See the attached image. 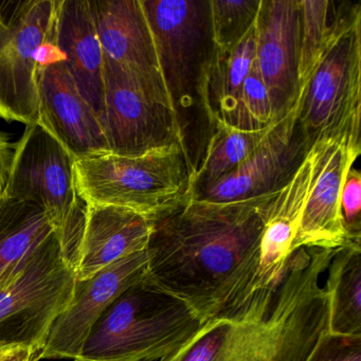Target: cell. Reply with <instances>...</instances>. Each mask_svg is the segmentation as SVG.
<instances>
[{
	"instance_id": "6da1fadb",
	"label": "cell",
	"mask_w": 361,
	"mask_h": 361,
	"mask_svg": "<svg viewBox=\"0 0 361 361\" xmlns=\"http://www.w3.org/2000/svg\"><path fill=\"white\" fill-rule=\"evenodd\" d=\"M279 191L229 202L189 194L153 219L143 280L187 303L204 323L238 310L253 295L266 215Z\"/></svg>"
},
{
	"instance_id": "7a4b0ae2",
	"label": "cell",
	"mask_w": 361,
	"mask_h": 361,
	"mask_svg": "<svg viewBox=\"0 0 361 361\" xmlns=\"http://www.w3.org/2000/svg\"><path fill=\"white\" fill-rule=\"evenodd\" d=\"M337 250L298 249L278 284L204 323L162 361H306L329 329V298L320 282Z\"/></svg>"
},
{
	"instance_id": "3957f363",
	"label": "cell",
	"mask_w": 361,
	"mask_h": 361,
	"mask_svg": "<svg viewBox=\"0 0 361 361\" xmlns=\"http://www.w3.org/2000/svg\"><path fill=\"white\" fill-rule=\"evenodd\" d=\"M204 324L187 303L142 280L103 312L73 361H162Z\"/></svg>"
},
{
	"instance_id": "277c9868",
	"label": "cell",
	"mask_w": 361,
	"mask_h": 361,
	"mask_svg": "<svg viewBox=\"0 0 361 361\" xmlns=\"http://www.w3.org/2000/svg\"><path fill=\"white\" fill-rule=\"evenodd\" d=\"M310 147L331 140L361 147V6L337 3L326 47L297 102Z\"/></svg>"
},
{
	"instance_id": "5b68a950",
	"label": "cell",
	"mask_w": 361,
	"mask_h": 361,
	"mask_svg": "<svg viewBox=\"0 0 361 361\" xmlns=\"http://www.w3.org/2000/svg\"><path fill=\"white\" fill-rule=\"evenodd\" d=\"M73 171L78 195L86 204L119 207L151 219L180 204L191 185V162L179 143L138 156L77 158Z\"/></svg>"
},
{
	"instance_id": "8992f818",
	"label": "cell",
	"mask_w": 361,
	"mask_h": 361,
	"mask_svg": "<svg viewBox=\"0 0 361 361\" xmlns=\"http://www.w3.org/2000/svg\"><path fill=\"white\" fill-rule=\"evenodd\" d=\"M141 3L187 152L188 133L196 122V116L209 128L202 106V87L213 48L210 0Z\"/></svg>"
},
{
	"instance_id": "52a82bcc",
	"label": "cell",
	"mask_w": 361,
	"mask_h": 361,
	"mask_svg": "<svg viewBox=\"0 0 361 361\" xmlns=\"http://www.w3.org/2000/svg\"><path fill=\"white\" fill-rule=\"evenodd\" d=\"M75 159L37 122L27 126L14 147L5 195L35 202L46 211L73 269L85 217V202L79 197L75 188Z\"/></svg>"
},
{
	"instance_id": "ba28073f",
	"label": "cell",
	"mask_w": 361,
	"mask_h": 361,
	"mask_svg": "<svg viewBox=\"0 0 361 361\" xmlns=\"http://www.w3.org/2000/svg\"><path fill=\"white\" fill-rule=\"evenodd\" d=\"M75 274L52 232L0 285V345L43 348L56 317L68 306Z\"/></svg>"
},
{
	"instance_id": "9c48e42d",
	"label": "cell",
	"mask_w": 361,
	"mask_h": 361,
	"mask_svg": "<svg viewBox=\"0 0 361 361\" xmlns=\"http://www.w3.org/2000/svg\"><path fill=\"white\" fill-rule=\"evenodd\" d=\"M103 83L100 121L111 153L138 156L173 143L185 149L164 77L121 66L104 56Z\"/></svg>"
},
{
	"instance_id": "30bf717a",
	"label": "cell",
	"mask_w": 361,
	"mask_h": 361,
	"mask_svg": "<svg viewBox=\"0 0 361 361\" xmlns=\"http://www.w3.org/2000/svg\"><path fill=\"white\" fill-rule=\"evenodd\" d=\"M58 0L0 3V118L32 126L39 120L37 73L54 35Z\"/></svg>"
},
{
	"instance_id": "8fae6325",
	"label": "cell",
	"mask_w": 361,
	"mask_h": 361,
	"mask_svg": "<svg viewBox=\"0 0 361 361\" xmlns=\"http://www.w3.org/2000/svg\"><path fill=\"white\" fill-rule=\"evenodd\" d=\"M39 120L73 157L111 153L100 119L78 90L54 35L37 73Z\"/></svg>"
},
{
	"instance_id": "7c38bea8",
	"label": "cell",
	"mask_w": 361,
	"mask_h": 361,
	"mask_svg": "<svg viewBox=\"0 0 361 361\" xmlns=\"http://www.w3.org/2000/svg\"><path fill=\"white\" fill-rule=\"evenodd\" d=\"M147 251L111 264L87 280L75 281L68 306L56 317L37 358L75 360L103 312L126 289L145 279Z\"/></svg>"
},
{
	"instance_id": "4fadbf2b",
	"label": "cell",
	"mask_w": 361,
	"mask_h": 361,
	"mask_svg": "<svg viewBox=\"0 0 361 361\" xmlns=\"http://www.w3.org/2000/svg\"><path fill=\"white\" fill-rule=\"evenodd\" d=\"M297 119V103L274 122L261 145L231 174L191 195L213 202H238L282 189L310 152Z\"/></svg>"
},
{
	"instance_id": "5bb4252c",
	"label": "cell",
	"mask_w": 361,
	"mask_h": 361,
	"mask_svg": "<svg viewBox=\"0 0 361 361\" xmlns=\"http://www.w3.org/2000/svg\"><path fill=\"white\" fill-rule=\"evenodd\" d=\"M300 0H262L255 22V61L278 121L300 96Z\"/></svg>"
},
{
	"instance_id": "9a60e30c",
	"label": "cell",
	"mask_w": 361,
	"mask_h": 361,
	"mask_svg": "<svg viewBox=\"0 0 361 361\" xmlns=\"http://www.w3.org/2000/svg\"><path fill=\"white\" fill-rule=\"evenodd\" d=\"M318 147L316 172L302 213L293 251L299 248L337 249L353 242L341 215V191L361 147L324 140Z\"/></svg>"
},
{
	"instance_id": "2e32d148",
	"label": "cell",
	"mask_w": 361,
	"mask_h": 361,
	"mask_svg": "<svg viewBox=\"0 0 361 361\" xmlns=\"http://www.w3.org/2000/svg\"><path fill=\"white\" fill-rule=\"evenodd\" d=\"M153 219L128 209L85 204L75 257L77 280H87L119 259L147 250Z\"/></svg>"
},
{
	"instance_id": "e0dca14e",
	"label": "cell",
	"mask_w": 361,
	"mask_h": 361,
	"mask_svg": "<svg viewBox=\"0 0 361 361\" xmlns=\"http://www.w3.org/2000/svg\"><path fill=\"white\" fill-rule=\"evenodd\" d=\"M317 157L318 147L314 143L290 180L276 193L270 204L262 236L261 263L253 293L278 284L295 252L293 240L314 180Z\"/></svg>"
},
{
	"instance_id": "ac0fdd59",
	"label": "cell",
	"mask_w": 361,
	"mask_h": 361,
	"mask_svg": "<svg viewBox=\"0 0 361 361\" xmlns=\"http://www.w3.org/2000/svg\"><path fill=\"white\" fill-rule=\"evenodd\" d=\"M54 44L62 54L78 90L101 119L104 54L88 0H58Z\"/></svg>"
},
{
	"instance_id": "d6986e66",
	"label": "cell",
	"mask_w": 361,
	"mask_h": 361,
	"mask_svg": "<svg viewBox=\"0 0 361 361\" xmlns=\"http://www.w3.org/2000/svg\"><path fill=\"white\" fill-rule=\"evenodd\" d=\"M88 4L106 58L121 66L164 77L141 0H88Z\"/></svg>"
},
{
	"instance_id": "ffe728a7",
	"label": "cell",
	"mask_w": 361,
	"mask_h": 361,
	"mask_svg": "<svg viewBox=\"0 0 361 361\" xmlns=\"http://www.w3.org/2000/svg\"><path fill=\"white\" fill-rule=\"evenodd\" d=\"M257 54L255 24L236 45H213L202 87V106L212 132L216 124L238 128L240 96Z\"/></svg>"
},
{
	"instance_id": "44dd1931",
	"label": "cell",
	"mask_w": 361,
	"mask_h": 361,
	"mask_svg": "<svg viewBox=\"0 0 361 361\" xmlns=\"http://www.w3.org/2000/svg\"><path fill=\"white\" fill-rule=\"evenodd\" d=\"M54 231L49 216L39 204L6 196L0 200V285L13 276Z\"/></svg>"
},
{
	"instance_id": "7402d4cb",
	"label": "cell",
	"mask_w": 361,
	"mask_h": 361,
	"mask_svg": "<svg viewBox=\"0 0 361 361\" xmlns=\"http://www.w3.org/2000/svg\"><path fill=\"white\" fill-rule=\"evenodd\" d=\"M324 288L329 298V331L361 336V243L338 248L327 268Z\"/></svg>"
},
{
	"instance_id": "603a6c76",
	"label": "cell",
	"mask_w": 361,
	"mask_h": 361,
	"mask_svg": "<svg viewBox=\"0 0 361 361\" xmlns=\"http://www.w3.org/2000/svg\"><path fill=\"white\" fill-rule=\"evenodd\" d=\"M272 126L264 130H244L216 124L192 174L190 194L200 193L234 172L261 145Z\"/></svg>"
},
{
	"instance_id": "cb8c5ba5",
	"label": "cell",
	"mask_w": 361,
	"mask_h": 361,
	"mask_svg": "<svg viewBox=\"0 0 361 361\" xmlns=\"http://www.w3.org/2000/svg\"><path fill=\"white\" fill-rule=\"evenodd\" d=\"M300 94L316 68L335 20L337 4L331 0H300Z\"/></svg>"
},
{
	"instance_id": "d4e9b609",
	"label": "cell",
	"mask_w": 361,
	"mask_h": 361,
	"mask_svg": "<svg viewBox=\"0 0 361 361\" xmlns=\"http://www.w3.org/2000/svg\"><path fill=\"white\" fill-rule=\"evenodd\" d=\"M262 0H210L213 45H236L255 26Z\"/></svg>"
},
{
	"instance_id": "484cf974",
	"label": "cell",
	"mask_w": 361,
	"mask_h": 361,
	"mask_svg": "<svg viewBox=\"0 0 361 361\" xmlns=\"http://www.w3.org/2000/svg\"><path fill=\"white\" fill-rule=\"evenodd\" d=\"M274 123L269 94L255 60L243 85L238 128L259 130Z\"/></svg>"
},
{
	"instance_id": "4316f807",
	"label": "cell",
	"mask_w": 361,
	"mask_h": 361,
	"mask_svg": "<svg viewBox=\"0 0 361 361\" xmlns=\"http://www.w3.org/2000/svg\"><path fill=\"white\" fill-rule=\"evenodd\" d=\"M306 361H361V336H336L326 329Z\"/></svg>"
},
{
	"instance_id": "83f0119b",
	"label": "cell",
	"mask_w": 361,
	"mask_h": 361,
	"mask_svg": "<svg viewBox=\"0 0 361 361\" xmlns=\"http://www.w3.org/2000/svg\"><path fill=\"white\" fill-rule=\"evenodd\" d=\"M361 174L352 166L341 191V215L344 228L353 242L361 243Z\"/></svg>"
},
{
	"instance_id": "f1b7e54d",
	"label": "cell",
	"mask_w": 361,
	"mask_h": 361,
	"mask_svg": "<svg viewBox=\"0 0 361 361\" xmlns=\"http://www.w3.org/2000/svg\"><path fill=\"white\" fill-rule=\"evenodd\" d=\"M14 147L5 134L0 133V200H3L9 183L13 161Z\"/></svg>"
},
{
	"instance_id": "f546056e",
	"label": "cell",
	"mask_w": 361,
	"mask_h": 361,
	"mask_svg": "<svg viewBox=\"0 0 361 361\" xmlns=\"http://www.w3.org/2000/svg\"><path fill=\"white\" fill-rule=\"evenodd\" d=\"M35 357L37 358V353L28 348L0 345V361H27Z\"/></svg>"
},
{
	"instance_id": "4dcf8cb0",
	"label": "cell",
	"mask_w": 361,
	"mask_h": 361,
	"mask_svg": "<svg viewBox=\"0 0 361 361\" xmlns=\"http://www.w3.org/2000/svg\"><path fill=\"white\" fill-rule=\"evenodd\" d=\"M27 361H37V358H31V359H29V360H27Z\"/></svg>"
}]
</instances>
